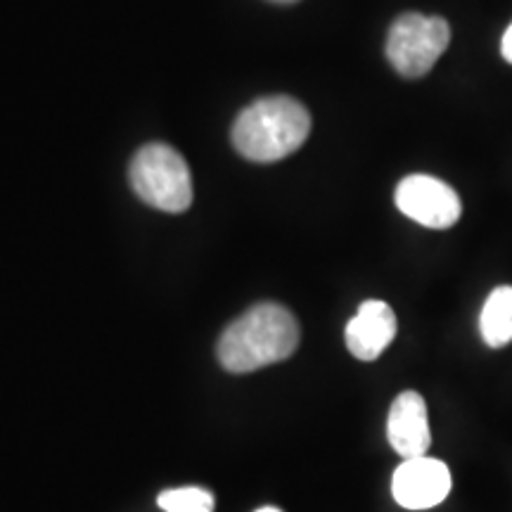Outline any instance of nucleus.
<instances>
[{
  "instance_id": "nucleus-1",
  "label": "nucleus",
  "mask_w": 512,
  "mask_h": 512,
  "mask_svg": "<svg viewBox=\"0 0 512 512\" xmlns=\"http://www.w3.org/2000/svg\"><path fill=\"white\" fill-rule=\"evenodd\" d=\"M299 337L297 318L285 306L256 304L228 325L216 354L228 373H254L290 358L299 347Z\"/></svg>"
},
{
  "instance_id": "nucleus-2",
  "label": "nucleus",
  "mask_w": 512,
  "mask_h": 512,
  "mask_svg": "<svg viewBox=\"0 0 512 512\" xmlns=\"http://www.w3.org/2000/svg\"><path fill=\"white\" fill-rule=\"evenodd\" d=\"M309 133L311 114L302 102L287 95H273L245 107L235 119L230 138L235 150L249 162L268 164L297 152Z\"/></svg>"
},
{
  "instance_id": "nucleus-3",
  "label": "nucleus",
  "mask_w": 512,
  "mask_h": 512,
  "mask_svg": "<svg viewBox=\"0 0 512 512\" xmlns=\"http://www.w3.org/2000/svg\"><path fill=\"white\" fill-rule=\"evenodd\" d=\"M131 185L150 207L181 214L192 204V176L188 162L164 143L145 145L131 162Z\"/></svg>"
},
{
  "instance_id": "nucleus-4",
  "label": "nucleus",
  "mask_w": 512,
  "mask_h": 512,
  "mask_svg": "<svg viewBox=\"0 0 512 512\" xmlns=\"http://www.w3.org/2000/svg\"><path fill=\"white\" fill-rule=\"evenodd\" d=\"M451 43V27L444 17L406 12L396 17L387 36V60L406 79L425 76Z\"/></svg>"
},
{
  "instance_id": "nucleus-5",
  "label": "nucleus",
  "mask_w": 512,
  "mask_h": 512,
  "mask_svg": "<svg viewBox=\"0 0 512 512\" xmlns=\"http://www.w3.org/2000/svg\"><path fill=\"white\" fill-rule=\"evenodd\" d=\"M394 202L403 216L425 228L446 230L456 226L463 204L451 185L434 176L413 174L396 185Z\"/></svg>"
},
{
  "instance_id": "nucleus-6",
  "label": "nucleus",
  "mask_w": 512,
  "mask_h": 512,
  "mask_svg": "<svg viewBox=\"0 0 512 512\" xmlns=\"http://www.w3.org/2000/svg\"><path fill=\"white\" fill-rule=\"evenodd\" d=\"M451 470L437 458H406L392 477L394 501L406 510H430L451 494Z\"/></svg>"
},
{
  "instance_id": "nucleus-7",
  "label": "nucleus",
  "mask_w": 512,
  "mask_h": 512,
  "mask_svg": "<svg viewBox=\"0 0 512 512\" xmlns=\"http://www.w3.org/2000/svg\"><path fill=\"white\" fill-rule=\"evenodd\" d=\"M387 437L403 460L427 456L432 432L430 420H427V403L418 392H403L396 396L389 408Z\"/></svg>"
},
{
  "instance_id": "nucleus-8",
  "label": "nucleus",
  "mask_w": 512,
  "mask_h": 512,
  "mask_svg": "<svg viewBox=\"0 0 512 512\" xmlns=\"http://www.w3.org/2000/svg\"><path fill=\"white\" fill-rule=\"evenodd\" d=\"M396 337V313L380 299H368L347 323L344 339L358 361H375Z\"/></svg>"
},
{
  "instance_id": "nucleus-9",
  "label": "nucleus",
  "mask_w": 512,
  "mask_h": 512,
  "mask_svg": "<svg viewBox=\"0 0 512 512\" xmlns=\"http://www.w3.org/2000/svg\"><path fill=\"white\" fill-rule=\"evenodd\" d=\"M479 332L491 349H501L512 342V285H501L486 297Z\"/></svg>"
},
{
  "instance_id": "nucleus-10",
  "label": "nucleus",
  "mask_w": 512,
  "mask_h": 512,
  "mask_svg": "<svg viewBox=\"0 0 512 512\" xmlns=\"http://www.w3.org/2000/svg\"><path fill=\"white\" fill-rule=\"evenodd\" d=\"M157 503L164 512H214V496L200 486L164 491Z\"/></svg>"
},
{
  "instance_id": "nucleus-11",
  "label": "nucleus",
  "mask_w": 512,
  "mask_h": 512,
  "mask_svg": "<svg viewBox=\"0 0 512 512\" xmlns=\"http://www.w3.org/2000/svg\"><path fill=\"white\" fill-rule=\"evenodd\" d=\"M501 53H503V57H505V62L512 64V24H510L508 29H505V34H503Z\"/></svg>"
},
{
  "instance_id": "nucleus-12",
  "label": "nucleus",
  "mask_w": 512,
  "mask_h": 512,
  "mask_svg": "<svg viewBox=\"0 0 512 512\" xmlns=\"http://www.w3.org/2000/svg\"><path fill=\"white\" fill-rule=\"evenodd\" d=\"M256 512H280L278 508H261V510H256Z\"/></svg>"
},
{
  "instance_id": "nucleus-13",
  "label": "nucleus",
  "mask_w": 512,
  "mask_h": 512,
  "mask_svg": "<svg viewBox=\"0 0 512 512\" xmlns=\"http://www.w3.org/2000/svg\"><path fill=\"white\" fill-rule=\"evenodd\" d=\"M273 3H297V0H273Z\"/></svg>"
}]
</instances>
